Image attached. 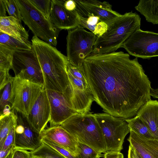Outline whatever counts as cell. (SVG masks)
<instances>
[{
	"instance_id": "obj_1",
	"label": "cell",
	"mask_w": 158,
	"mask_h": 158,
	"mask_svg": "<svg viewBox=\"0 0 158 158\" xmlns=\"http://www.w3.org/2000/svg\"><path fill=\"white\" fill-rule=\"evenodd\" d=\"M83 66L94 101L103 111L125 119L151 100V82L137 58L122 51L91 55Z\"/></svg>"
},
{
	"instance_id": "obj_2",
	"label": "cell",
	"mask_w": 158,
	"mask_h": 158,
	"mask_svg": "<svg viewBox=\"0 0 158 158\" xmlns=\"http://www.w3.org/2000/svg\"><path fill=\"white\" fill-rule=\"evenodd\" d=\"M31 41L32 50L43 73L44 89L63 93L72 99V89L66 71L67 56L35 36Z\"/></svg>"
},
{
	"instance_id": "obj_3",
	"label": "cell",
	"mask_w": 158,
	"mask_h": 158,
	"mask_svg": "<svg viewBox=\"0 0 158 158\" xmlns=\"http://www.w3.org/2000/svg\"><path fill=\"white\" fill-rule=\"evenodd\" d=\"M141 18L136 13H126L108 25L106 31L97 37L91 55L115 52L135 31L140 29Z\"/></svg>"
},
{
	"instance_id": "obj_4",
	"label": "cell",
	"mask_w": 158,
	"mask_h": 158,
	"mask_svg": "<svg viewBox=\"0 0 158 158\" xmlns=\"http://www.w3.org/2000/svg\"><path fill=\"white\" fill-rule=\"evenodd\" d=\"M60 125L77 141L90 146L101 153L106 152L102 131L94 114L89 112L84 114H76Z\"/></svg>"
},
{
	"instance_id": "obj_5",
	"label": "cell",
	"mask_w": 158,
	"mask_h": 158,
	"mask_svg": "<svg viewBox=\"0 0 158 158\" xmlns=\"http://www.w3.org/2000/svg\"><path fill=\"white\" fill-rule=\"evenodd\" d=\"M22 20L35 36L56 46L59 30L31 3L30 0H16Z\"/></svg>"
},
{
	"instance_id": "obj_6",
	"label": "cell",
	"mask_w": 158,
	"mask_h": 158,
	"mask_svg": "<svg viewBox=\"0 0 158 158\" xmlns=\"http://www.w3.org/2000/svg\"><path fill=\"white\" fill-rule=\"evenodd\" d=\"M66 68L72 89L73 109L79 114L89 112L94 100L83 65H76L68 61Z\"/></svg>"
},
{
	"instance_id": "obj_7",
	"label": "cell",
	"mask_w": 158,
	"mask_h": 158,
	"mask_svg": "<svg viewBox=\"0 0 158 158\" xmlns=\"http://www.w3.org/2000/svg\"><path fill=\"white\" fill-rule=\"evenodd\" d=\"M94 114L102 131L106 152H120L125 138L130 131L125 119L106 113Z\"/></svg>"
},
{
	"instance_id": "obj_8",
	"label": "cell",
	"mask_w": 158,
	"mask_h": 158,
	"mask_svg": "<svg viewBox=\"0 0 158 158\" xmlns=\"http://www.w3.org/2000/svg\"><path fill=\"white\" fill-rule=\"evenodd\" d=\"M44 85L34 83L19 75L12 79L11 109L26 118L41 92Z\"/></svg>"
},
{
	"instance_id": "obj_9",
	"label": "cell",
	"mask_w": 158,
	"mask_h": 158,
	"mask_svg": "<svg viewBox=\"0 0 158 158\" xmlns=\"http://www.w3.org/2000/svg\"><path fill=\"white\" fill-rule=\"evenodd\" d=\"M97 36L78 26L68 31L66 37L67 54L68 61L83 66L85 59L92 53Z\"/></svg>"
},
{
	"instance_id": "obj_10",
	"label": "cell",
	"mask_w": 158,
	"mask_h": 158,
	"mask_svg": "<svg viewBox=\"0 0 158 158\" xmlns=\"http://www.w3.org/2000/svg\"><path fill=\"white\" fill-rule=\"evenodd\" d=\"M121 47L136 58L149 59L158 56V33L140 28L132 34Z\"/></svg>"
},
{
	"instance_id": "obj_11",
	"label": "cell",
	"mask_w": 158,
	"mask_h": 158,
	"mask_svg": "<svg viewBox=\"0 0 158 158\" xmlns=\"http://www.w3.org/2000/svg\"><path fill=\"white\" fill-rule=\"evenodd\" d=\"M12 69L15 75L44 85L42 71L32 50L14 51Z\"/></svg>"
},
{
	"instance_id": "obj_12",
	"label": "cell",
	"mask_w": 158,
	"mask_h": 158,
	"mask_svg": "<svg viewBox=\"0 0 158 158\" xmlns=\"http://www.w3.org/2000/svg\"><path fill=\"white\" fill-rule=\"evenodd\" d=\"M51 108L50 127L60 125L72 116L77 114L71 100L64 93L46 89Z\"/></svg>"
},
{
	"instance_id": "obj_13",
	"label": "cell",
	"mask_w": 158,
	"mask_h": 158,
	"mask_svg": "<svg viewBox=\"0 0 158 158\" xmlns=\"http://www.w3.org/2000/svg\"><path fill=\"white\" fill-rule=\"evenodd\" d=\"M51 118V108L46 89L40 93L26 118L31 128L39 135Z\"/></svg>"
},
{
	"instance_id": "obj_14",
	"label": "cell",
	"mask_w": 158,
	"mask_h": 158,
	"mask_svg": "<svg viewBox=\"0 0 158 158\" xmlns=\"http://www.w3.org/2000/svg\"><path fill=\"white\" fill-rule=\"evenodd\" d=\"M13 110L17 117L15 127V149L30 152L35 150L43 143L39 135L32 130L26 118Z\"/></svg>"
},
{
	"instance_id": "obj_15",
	"label": "cell",
	"mask_w": 158,
	"mask_h": 158,
	"mask_svg": "<svg viewBox=\"0 0 158 158\" xmlns=\"http://www.w3.org/2000/svg\"><path fill=\"white\" fill-rule=\"evenodd\" d=\"M64 0H52L49 20L59 30L73 29L79 26L76 10L71 11L64 7Z\"/></svg>"
},
{
	"instance_id": "obj_16",
	"label": "cell",
	"mask_w": 158,
	"mask_h": 158,
	"mask_svg": "<svg viewBox=\"0 0 158 158\" xmlns=\"http://www.w3.org/2000/svg\"><path fill=\"white\" fill-rule=\"evenodd\" d=\"M41 139H47L76 156L77 141L60 125L44 129L40 134Z\"/></svg>"
},
{
	"instance_id": "obj_17",
	"label": "cell",
	"mask_w": 158,
	"mask_h": 158,
	"mask_svg": "<svg viewBox=\"0 0 158 158\" xmlns=\"http://www.w3.org/2000/svg\"><path fill=\"white\" fill-rule=\"evenodd\" d=\"M76 3L87 13L98 17L108 25L122 15L113 10L108 2L97 0H75Z\"/></svg>"
},
{
	"instance_id": "obj_18",
	"label": "cell",
	"mask_w": 158,
	"mask_h": 158,
	"mask_svg": "<svg viewBox=\"0 0 158 158\" xmlns=\"http://www.w3.org/2000/svg\"><path fill=\"white\" fill-rule=\"evenodd\" d=\"M142 158H158V140L146 138L130 130L127 139Z\"/></svg>"
},
{
	"instance_id": "obj_19",
	"label": "cell",
	"mask_w": 158,
	"mask_h": 158,
	"mask_svg": "<svg viewBox=\"0 0 158 158\" xmlns=\"http://www.w3.org/2000/svg\"><path fill=\"white\" fill-rule=\"evenodd\" d=\"M136 114L144 123L154 138L158 140V101H149L139 109Z\"/></svg>"
},
{
	"instance_id": "obj_20",
	"label": "cell",
	"mask_w": 158,
	"mask_h": 158,
	"mask_svg": "<svg viewBox=\"0 0 158 158\" xmlns=\"http://www.w3.org/2000/svg\"><path fill=\"white\" fill-rule=\"evenodd\" d=\"M0 32L22 42L29 41L28 32L19 20L12 16L0 17Z\"/></svg>"
},
{
	"instance_id": "obj_21",
	"label": "cell",
	"mask_w": 158,
	"mask_h": 158,
	"mask_svg": "<svg viewBox=\"0 0 158 158\" xmlns=\"http://www.w3.org/2000/svg\"><path fill=\"white\" fill-rule=\"evenodd\" d=\"M14 50L0 45V90L1 91L12 77L9 71L12 68Z\"/></svg>"
},
{
	"instance_id": "obj_22",
	"label": "cell",
	"mask_w": 158,
	"mask_h": 158,
	"mask_svg": "<svg viewBox=\"0 0 158 158\" xmlns=\"http://www.w3.org/2000/svg\"><path fill=\"white\" fill-rule=\"evenodd\" d=\"M135 8L148 22L158 24V0H140Z\"/></svg>"
},
{
	"instance_id": "obj_23",
	"label": "cell",
	"mask_w": 158,
	"mask_h": 158,
	"mask_svg": "<svg viewBox=\"0 0 158 158\" xmlns=\"http://www.w3.org/2000/svg\"><path fill=\"white\" fill-rule=\"evenodd\" d=\"M17 116L14 110L8 115H1L0 117V150L11 129L17 124Z\"/></svg>"
},
{
	"instance_id": "obj_24",
	"label": "cell",
	"mask_w": 158,
	"mask_h": 158,
	"mask_svg": "<svg viewBox=\"0 0 158 158\" xmlns=\"http://www.w3.org/2000/svg\"><path fill=\"white\" fill-rule=\"evenodd\" d=\"M0 45L13 50H31L32 42H23L0 32Z\"/></svg>"
},
{
	"instance_id": "obj_25",
	"label": "cell",
	"mask_w": 158,
	"mask_h": 158,
	"mask_svg": "<svg viewBox=\"0 0 158 158\" xmlns=\"http://www.w3.org/2000/svg\"><path fill=\"white\" fill-rule=\"evenodd\" d=\"M125 120L130 130L148 138L155 139L144 123L138 116L136 115Z\"/></svg>"
},
{
	"instance_id": "obj_26",
	"label": "cell",
	"mask_w": 158,
	"mask_h": 158,
	"mask_svg": "<svg viewBox=\"0 0 158 158\" xmlns=\"http://www.w3.org/2000/svg\"><path fill=\"white\" fill-rule=\"evenodd\" d=\"M42 143L38 148L30 152L31 156L35 158H66L52 148Z\"/></svg>"
},
{
	"instance_id": "obj_27",
	"label": "cell",
	"mask_w": 158,
	"mask_h": 158,
	"mask_svg": "<svg viewBox=\"0 0 158 158\" xmlns=\"http://www.w3.org/2000/svg\"><path fill=\"white\" fill-rule=\"evenodd\" d=\"M77 158H101L102 153L90 146L78 141Z\"/></svg>"
},
{
	"instance_id": "obj_28",
	"label": "cell",
	"mask_w": 158,
	"mask_h": 158,
	"mask_svg": "<svg viewBox=\"0 0 158 158\" xmlns=\"http://www.w3.org/2000/svg\"><path fill=\"white\" fill-rule=\"evenodd\" d=\"M85 12L87 14L86 17L78 16L79 26L86 28L94 33L97 24L101 21L98 16Z\"/></svg>"
},
{
	"instance_id": "obj_29",
	"label": "cell",
	"mask_w": 158,
	"mask_h": 158,
	"mask_svg": "<svg viewBox=\"0 0 158 158\" xmlns=\"http://www.w3.org/2000/svg\"><path fill=\"white\" fill-rule=\"evenodd\" d=\"M12 78L2 89L0 100V108L2 110L6 106H11L10 101L12 90Z\"/></svg>"
},
{
	"instance_id": "obj_30",
	"label": "cell",
	"mask_w": 158,
	"mask_h": 158,
	"mask_svg": "<svg viewBox=\"0 0 158 158\" xmlns=\"http://www.w3.org/2000/svg\"><path fill=\"white\" fill-rule=\"evenodd\" d=\"M9 16L15 18L21 23L22 17L16 0H3Z\"/></svg>"
},
{
	"instance_id": "obj_31",
	"label": "cell",
	"mask_w": 158,
	"mask_h": 158,
	"mask_svg": "<svg viewBox=\"0 0 158 158\" xmlns=\"http://www.w3.org/2000/svg\"><path fill=\"white\" fill-rule=\"evenodd\" d=\"M30 1L38 10L49 20V14L52 0H30Z\"/></svg>"
},
{
	"instance_id": "obj_32",
	"label": "cell",
	"mask_w": 158,
	"mask_h": 158,
	"mask_svg": "<svg viewBox=\"0 0 158 158\" xmlns=\"http://www.w3.org/2000/svg\"><path fill=\"white\" fill-rule=\"evenodd\" d=\"M42 142L52 148L66 158H77L67 150L60 147L53 142L45 139H41Z\"/></svg>"
},
{
	"instance_id": "obj_33",
	"label": "cell",
	"mask_w": 158,
	"mask_h": 158,
	"mask_svg": "<svg viewBox=\"0 0 158 158\" xmlns=\"http://www.w3.org/2000/svg\"><path fill=\"white\" fill-rule=\"evenodd\" d=\"M15 126L13 127L10 131L6 138L2 150H6L12 146L15 147Z\"/></svg>"
},
{
	"instance_id": "obj_34",
	"label": "cell",
	"mask_w": 158,
	"mask_h": 158,
	"mask_svg": "<svg viewBox=\"0 0 158 158\" xmlns=\"http://www.w3.org/2000/svg\"><path fill=\"white\" fill-rule=\"evenodd\" d=\"M108 26L106 23L102 21L100 22L96 26L94 34L98 37L101 36L106 31Z\"/></svg>"
},
{
	"instance_id": "obj_35",
	"label": "cell",
	"mask_w": 158,
	"mask_h": 158,
	"mask_svg": "<svg viewBox=\"0 0 158 158\" xmlns=\"http://www.w3.org/2000/svg\"><path fill=\"white\" fill-rule=\"evenodd\" d=\"M30 152L21 149H15L12 158H30Z\"/></svg>"
},
{
	"instance_id": "obj_36",
	"label": "cell",
	"mask_w": 158,
	"mask_h": 158,
	"mask_svg": "<svg viewBox=\"0 0 158 158\" xmlns=\"http://www.w3.org/2000/svg\"><path fill=\"white\" fill-rule=\"evenodd\" d=\"M64 5L65 8L67 10L71 11H76L77 3L75 0H64Z\"/></svg>"
},
{
	"instance_id": "obj_37",
	"label": "cell",
	"mask_w": 158,
	"mask_h": 158,
	"mask_svg": "<svg viewBox=\"0 0 158 158\" xmlns=\"http://www.w3.org/2000/svg\"><path fill=\"white\" fill-rule=\"evenodd\" d=\"M103 157L105 158H124L123 154L120 152H106Z\"/></svg>"
},
{
	"instance_id": "obj_38",
	"label": "cell",
	"mask_w": 158,
	"mask_h": 158,
	"mask_svg": "<svg viewBox=\"0 0 158 158\" xmlns=\"http://www.w3.org/2000/svg\"><path fill=\"white\" fill-rule=\"evenodd\" d=\"M128 158H142L135 150L129 145L128 151Z\"/></svg>"
},
{
	"instance_id": "obj_39",
	"label": "cell",
	"mask_w": 158,
	"mask_h": 158,
	"mask_svg": "<svg viewBox=\"0 0 158 158\" xmlns=\"http://www.w3.org/2000/svg\"><path fill=\"white\" fill-rule=\"evenodd\" d=\"M15 149L14 146H12L6 150H0V158H6L9 154Z\"/></svg>"
},
{
	"instance_id": "obj_40",
	"label": "cell",
	"mask_w": 158,
	"mask_h": 158,
	"mask_svg": "<svg viewBox=\"0 0 158 158\" xmlns=\"http://www.w3.org/2000/svg\"><path fill=\"white\" fill-rule=\"evenodd\" d=\"M6 11L5 5L3 0H0V17L7 16Z\"/></svg>"
},
{
	"instance_id": "obj_41",
	"label": "cell",
	"mask_w": 158,
	"mask_h": 158,
	"mask_svg": "<svg viewBox=\"0 0 158 158\" xmlns=\"http://www.w3.org/2000/svg\"><path fill=\"white\" fill-rule=\"evenodd\" d=\"M30 158H35L34 157H32V156H31V157H30Z\"/></svg>"
},
{
	"instance_id": "obj_42",
	"label": "cell",
	"mask_w": 158,
	"mask_h": 158,
	"mask_svg": "<svg viewBox=\"0 0 158 158\" xmlns=\"http://www.w3.org/2000/svg\"><path fill=\"white\" fill-rule=\"evenodd\" d=\"M101 158H105L104 157H103Z\"/></svg>"
},
{
	"instance_id": "obj_43",
	"label": "cell",
	"mask_w": 158,
	"mask_h": 158,
	"mask_svg": "<svg viewBox=\"0 0 158 158\" xmlns=\"http://www.w3.org/2000/svg\"><path fill=\"white\" fill-rule=\"evenodd\" d=\"M35 158V157H34Z\"/></svg>"
}]
</instances>
